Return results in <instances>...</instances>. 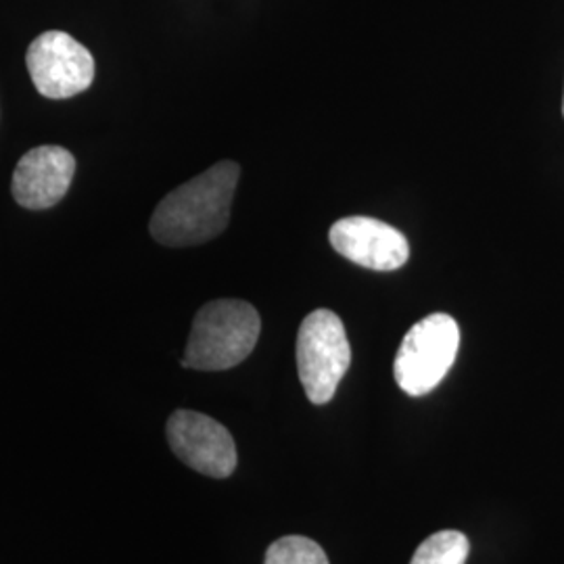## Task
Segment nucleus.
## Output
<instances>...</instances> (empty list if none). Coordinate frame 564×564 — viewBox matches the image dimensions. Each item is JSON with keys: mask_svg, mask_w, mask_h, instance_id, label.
Returning <instances> with one entry per match:
<instances>
[{"mask_svg": "<svg viewBox=\"0 0 564 564\" xmlns=\"http://www.w3.org/2000/svg\"><path fill=\"white\" fill-rule=\"evenodd\" d=\"M239 178V163L226 160L184 182L158 205L151 218L153 239L165 247H193L216 239L230 220Z\"/></svg>", "mask_w": 564, "mask_h": 564, "instance_id": "1", "label": "nucleus"}, {"mask_svg": "<svg viewBox=\"0 0 564 564\" xmlns=\"http://www.w3.org/2000/svg\"><path fill=\"white\" fill-rule=\"evenodd\" d=\"M260 330L262 321L251 303L241 300L207 303L193 321L182 366L209 372L235 368L256 349Z\"/></svg>", "mask_w": 564, "mask_h": 564, "instance_id": "2", "label": "nucleus"}, {"mask_svg": "<svg viewBox=\"0 0 564 564\" xmlns=\"http://www.w3.org/2000/svg\"><path fill=\"white\" fill-rule=\"evenodd\" d=\"M460 328L447 314H431L414 324L398 349L393 375L403 393L421 398L442 383L456 362Z\"/></svg>", "mask_w": 564, "mask_h": 564, "instance_id": "3", "label": "nucleus"}, {"mask_svg": "<svg viewBox=\"0 0 564 564\" xmlns=\"http://www.w3.org/2000/svg\"><path fill=\"white\" fill-rule=\"evenodd\" d=\"M351 364V347L341 318L330 310L305 316L297 335V370L307 400L328 403Z\"/></svg>", "mask_w": 564, "mask_h": 564, "instance_id": "4", "label": "nucleus"}, {"mask_svg": "<svg viewBox=\"0 0 564 564\" xmlns=\"http://www.w3.org/2000/svg\"><path fill=\"white\" fill-rule=\"evenodd\" d=\"M28 72L46 99H69L95 80V59L86 46L65 32H44L30 44Z\"/></svg>", "mask_w": 564, "mask_h": 564, "instance_id": "5", "label": "nucleus"}, {"mask_svg": "<svg viewBox=\"0 0 564 564\" xmlns=\"http://www.w3.org/2000/svg\"><path fill=\"white\" fill-rule=\"evenodd\" d=\"M167 442L182 463L212 479L230 477L239 463L230 431L202 412L176 410L167 421Z\"/></svg>", "mask_w": 564, "mask_h": 564, "instance_id": "6", "label": "nucleus"}, {"mask_svg": "<svg viewBox=\"0 0 564 564\" xmlns=\"http://www.w3.org/2000/svg\"><path fill=\"white\" fill-rule=\"evenodd\" d=\"M328 239L345 260L377 272H393L410 258L408 239L398 228L366 216L333 224Z\"/></svg>", "mask_w": 564, "mask_h": 564, "instance_id": "7", "label": "nucleus"}, {"mask_svg": "<svg viewBox=\"0 0 564 564\" xmlns=\"http://www.w3.org/2000/svg\"><path fill=\"white\" fill-rule=\"evenodd\" d=\"M74 174L76 160L67 149L57 144L36 147L18 163L11 193L25 209H48L65 197Z\"/></svg>", "mask_w": 564, "mask_h": 564, "instance_id": "8", "label": "nucleus"}, {"mask_svg": "<svg viewBox=\"0 0 564 564\" xmlns=\"http://www.w3.org/2000/svg\"><path fill=\"white\" fill-rule=\"evenodd\" d=\"M468 538L460 531L447 529L426 538L414 552L410 564H464L468 558Z\"/></svg>", "mask_w": 564, "mask_h": 564, "instance_id": "9", "label": "nucleus"}, {"mask_svg": "<svg viewBox=\"0 0 564 564\" xmlns=\"http://www.w3.org/2000/svg\"><path fill=\"white\" fill-rule=\"evenodd\" d=\"M263 564H330L323 547L303 535H286L268 547Z\"/></svg>", "mask_w": 564, "mask_h": 564, "instance_id": "10", "label": "nucleus"}, {"mask_svg": "<svg viewBox=\"0 0 564 564\" xmlns=\"http://www.w3.org/2000/svg\"><path fill=\"white\" fill-rule=\"evenodd\" d=\"M563 116H564V101H563Z\"/></svg>", "mask_w": 564, "mask_h": 564, "instance_id": "11", "label": "nucleus"}]
</instances>
